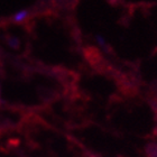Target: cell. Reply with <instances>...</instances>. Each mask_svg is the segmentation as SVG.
Instances as JSON below:
<instances>
[{
	"mask_svg": "<svg viewBox=\"0 0 157 157\" xmlns=\"http://www.w3.org/2000/svg\"><path fill=\"white\" fill-rule=\"evenodd\" d=\"M28 15H29V13H28L27 10L21 9V10H19V11H17V13H15L13 19L15 23H18V24L24 23V21L28 18Z\"/></svg>",
	"mask_w": 157,
	"mask_h": 157,
	"instance_id": "obj_1",
	"label": "cell"
},
{
	"mask_svg": "<svg viewBox=\"0 0 157 157\" xmlns=\"http://www.w3.org/2000/svg\"><path fill=\"white\" fill-rule=\"evenodd\" d=\"M7 44H8V46H10L11 48L16 49L17 47H19L20 40H19V38H17V37H15V36H10L9 38L7 39Z\"/></svg>",
	"mask_w": 157,
	"mask_h": 157,
	"instance_id": "obj_2",
	"label": "cell"
},
{
	"mask_svg": "<svg viewBox=\"0 0 157 157\" xmlns=\"http://www.w3.org/2000/svg\"><path fill=\"white\" fill-rule=\"evenodd\" d=\"M148 156L149 157H157V146L151 145L148 147Z\"/></svg>",
	"mask_w": 157,
	"mask_h": 157,
	"instance_id": "obj_3",
	"label": "cell"
},
{
	"mask_svg": "<svg viewBox=\"0 0 157 157\" xmlns=\"http://www.w3.org/2000/svg\"><path fill=\"white\" fill-rule=\"evenodd\" d=\"M95 40H97V43H98V45L100 46V47H103V48H105V46H107V42H105V39L102 36H100V35L95 37Z\"/></svg>",
	"mask_w": 157,
	"mask_h": 157,
	"instance_id": "obj_4",
	"label": "cell"
},
{
	"mask_svg": "<svg viewBox=\"0 0 157 157\" xmlns=\"http://www.w3.org/2000/svg\"><path fill=\"white\" fill-rule=\"evenodd\" d=\"M0 92H1V84H0Z\"/></svg>",
	"mask_w": 157,
	"mask_h": 157,
	"instance_id": "obj_5",
	"label": "cell"
}]
</instances>
